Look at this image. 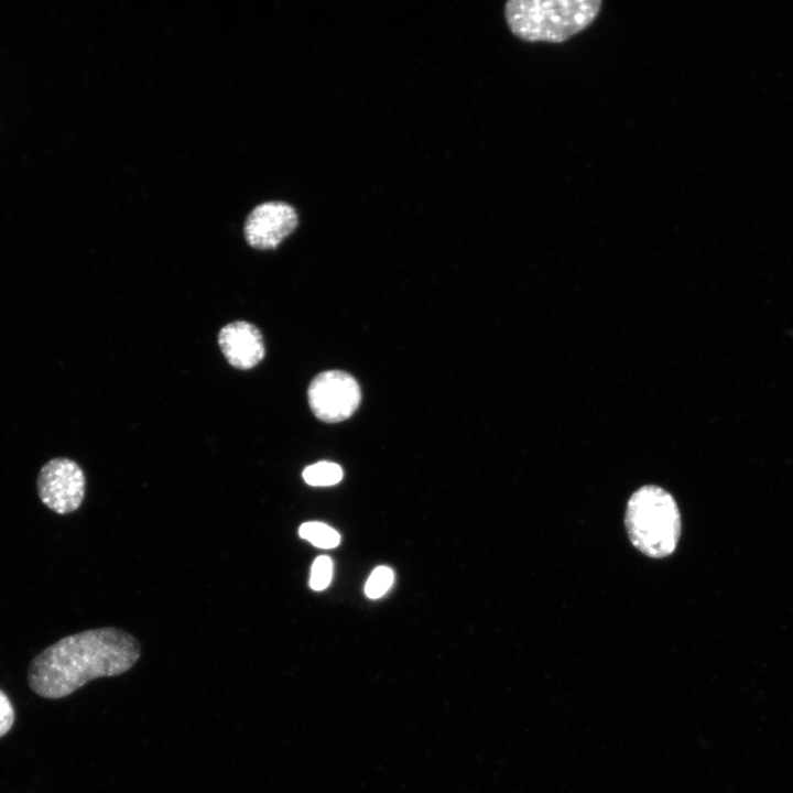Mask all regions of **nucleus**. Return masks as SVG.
Segmentation results:
<instances>
[{"instance_id":"3","label":"nucleus","mask_w":793,"mask_h":793,"mask_svg":"<svg viewBox=\"0 0 793 793\" xmlns=\"http://www.w3.org/2000/svg\"><path fill=\"white\" fill-rule=\"evenodd\" d=\"M631 543L653 558L671 555L681 535V517L675 499L659 486L648 485L632 493L626 509Z\"/></svg>"},{"instance_id":"11","label":"nucleus","mask_w":793,"mask_h":793,"mask_svg":"<svg viewBox=\"0 0 793 793\" xmlns=\"http://www.w3.org/2000/svg\"><path fill=\"white\" fill-rule=\"evenodd\" d=\"M333 576V562L332 560L326 556L322 555L318 556L312 565L311 568V576H309V586L313 590H323L325 589Z\"/></svg>"},{"instance_id":"12","label":"nucleus","mask_w":793,"mask_h":793,"mask_svg":"<svg viewBox=\"0 0 793 793\" xmlns=\"http://www.w3.org/2000/svg\"><path fill=\"white\" fill-rule=\"evenodd\" d=\"M14 721V709L9 697L0 689V737L6 735Z\"/></svg>"},{"instance_id":"5","label":"nucleus","mask_w":793,"mask_h":793,"mask_svg":"<svg viewBox=\"0 0 793 793\" xmlns=\"http://www.w3.org/2000/svg\"><path fill=\"white\" fill-rule=\"evenodd\" d=\"M85 475L77 463L66 457L48 460L41 468L36 486L41 501L58 514L77 510L85 496Z\"/></svg>"},{"instance_id":"10","label":"nucleus","mask_w":793,"mask_h":793,"mask_svg":"<svg viewBox=\"0 0 793 793\" xmlns=\"http://www.w3.org/2000/svg\"><path fill=\"white\" fill-rule=\"evenodd\" d=\"M393 579L394 574L391 568L379 566L369 576L365 586V594L368 598L378 599L390 589Z\"/></svg>"},{"instance_id":"2","label":"nucleus","mask_w":793,"mask_h":793,"mask_svg":"<svg viewBox=\"0 0 793 793\" xmlns=\"http://www.w3.org/2000/svg\"><path fill=\"white\" fill-rule=\"evenodd\" d=\"M600 0H511L504 6L510 31L525 42L562 43L588 28Z\"/></svg>"},{"instance_id":"4","label":"nucleus","mask_w":793,"mask_h":793,"mask_svg":"<svg viewBox=\"0 0 793 793\" xmlns=\"http://www.w3.org/2000/svg\"><path fill=\"white\" fill-rule=\"evenodd\" d=\"M307 395L314 415L327 423L347 420L361 401V391L356 379L340 370L317 374L308 387Z\"/></svg>"},{"instance_id":"8","label":"nucleus","mask_w":793,"mask_h":793,"mask_svg":"<svg viewBox=\"0 0 793 793\" xmlns=\"http://www.w3.org/2000/svg\"><path fill=\"white\" fill-rule=\"evenodd\" d=\"M298 534L319 548H333L340 542L339 533L323 522H305L298 528Z\"/></svg>"},{"instance_id":"7","label":"nucleus","mask_w":793,"mask_h":793,"mask_svg":"<svg viewBox=\"0 0 793 793\" xmlns=\"http://www.w3.org/2000/svg\"><path fill=\"white\" fill-rule=\"evenodd\" d=\"M218 343L228 362L238 369L253 368L264 357L262 335L247 322H233L222 327Z\"/></svg>"},{"instance_id":"1","label":"nucleus","mask_w":793,"mask_h":793,"mask_svg":"<svg viewBox=\"0 0 793 793\" xmlns=\"http://www.w3.org/2000/svg\"><path fill=\"white\" fill-rule=\"evenodd\" d=\"M140 655L138 640L123 630L112 627L86 630L63 638L37 654L29 666L28 682L42 697L62 698L91 680L127 672Z\"/></svg>"},{"instance_id":"9","label":"nucleus","mask_w":793,"mask_h":793,"mask_svg":"<svg viewBox=\"0 0 793 793\" xmlns=\"http://www.w3.org/2000/svg\"><path fill=\"white\" fill-rule=\"evenodd\" d=\"M303 478L311 486H333L341 480L343 470L335 463L319 461L307 466L303 471Z\"/></svg>"},{"instance_id":"6","label":"nucleus","mask_w":793,"mask_h":793,"mask_svg":"<svg viewBox=\"0 0 793 793\" xmlns=\"http://www.w3.org/2000/svg\"><path fill=\"white\" fill-rule=\"evenodd\" d=\"M297 224L294 207L283 202H267L257 205L248 215L245 237L256 249H274L294 231Z\"/></svg>"}]
</instances>
